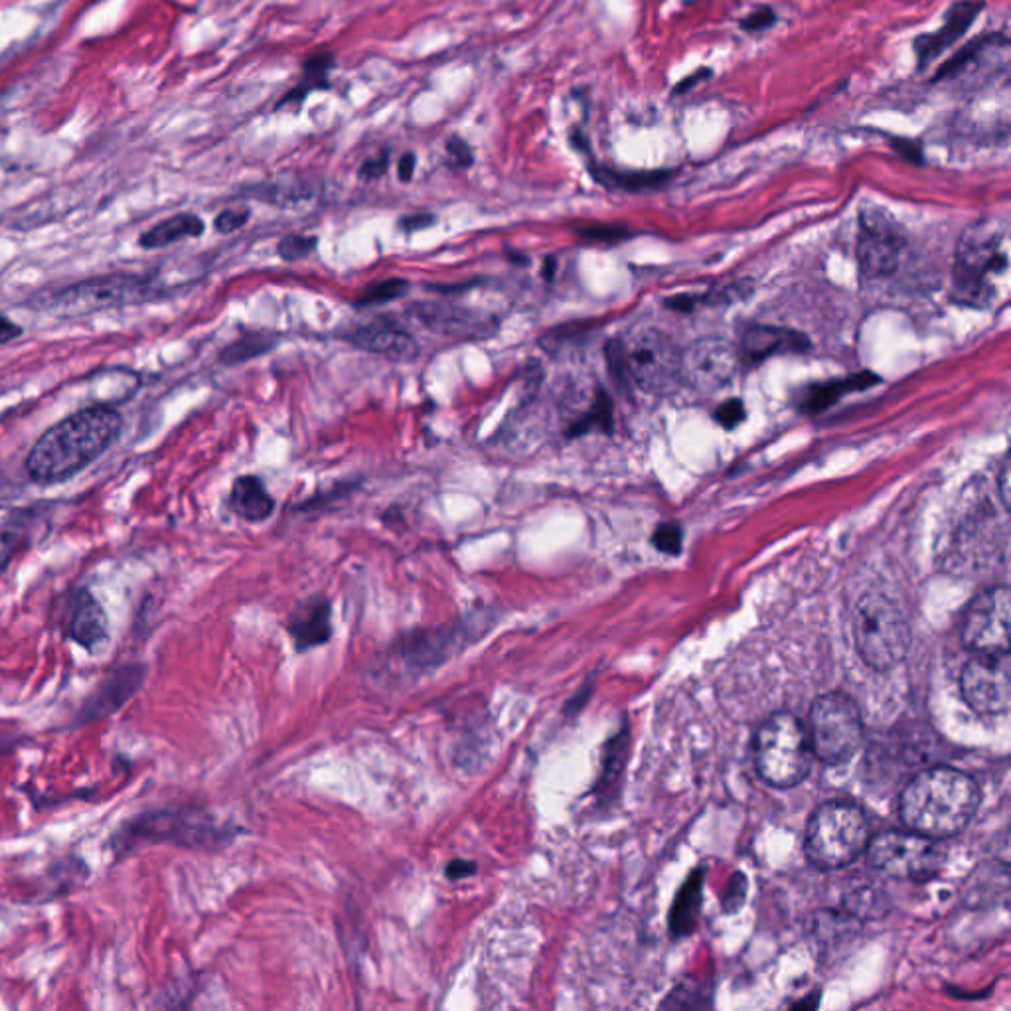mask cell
Returning a JSON list of instances; mask_svg holds the SVG:
<instances>
[{
	"mask_svg": "<svg viewBox=\"0 0 1011 1011\" xmlns=\"http://www.w3.org/2000/svg\"><path fill=\"white\" fill-rule=\"evenodd\" d=\"M593 176L609 186V188H624V190H640L658 186L668 180L670 172H621L609 166H591Z\"/></svg>",
	"mask_w": 1011,
	"mask_h": 1011,
	"instance_id": "cell-29",
	"label": "cell"
},
{
	"mask_svg": "<svg viewBox=\"0 0 1011 1011\" xmlns=\"http://www.w3.org/2000/svg\"><path fill=\"white\" fill-rule=\"evenodd\" d=\"M701 905V877L700 873L692 877V881L686 883L682 889L678 903L672 911V931L676 934H688L694 929L698 909Z\"/></svg>",
	"mask_w": 1011,
	"mask_h": 1011,
	"instance_id": "cell-30",
	"label": "cell"
},
{
	"mask_svg": "<svg viewBox=\"0 0 1011 1011\" xmlns=\"http://www.w3.org/2000/svg\"><path fill=\"white\" fill-rule=\"evenodd\" d=\"M982 10H984L982 0L954 2L946 10L942 24L934 32L921 34L919 38H915L913 46L919 70L929 68L934 60H938L948 48H952L960 38H964V34L974 26Z\"/></svg>",
	"mask_w": 1011,
	"mask_h": 1011,
	"instance_id": "cell-21",
	"label": "cell"
},
{
	"mask_svg": "<svg viewBox=\"0 0 1011 1011\" xmlns=\"http://www.w3.org/2000/svg\"><path fill=\"white\" fill-rule=\"evenodd\" d=\"M24 741L26 739L18 737L16 733H4V731H0V759L12 755Z\"/></svg>",
	"mask_w": 1011,
	"mask_h": 1011,
	"instance_id": "cell-46",
	"label": "cell"
},
{
	"mask_svg": "<svg viewBox=\"0 0 1011 1011\" xmlns=\"http://www.w3.org/2000/svg\"><path fill=\"white\" fill-rule=\"evenodd\" d=\"M980 806L976 780L952 767H931L911 778L901 792V820L927 838H952Z\"/></svg>",
	"mask_w": 1011,
	"mask_h": 1011,
	"instance_id": "cell-2",
	"label": "cell"
},
{
	"mask_svg": "<svg viewBox=\"0 0 1011 1011\" xmlns=\"http://www.w3.org/2000/svg\"><path fill=\"white\" fill-rule=\"evenodd\" d=\"M869 822L865 812L846 800H832L816 808L806 826L804 852L820 869H840L867 850Z\"/></svg>",
	"mask_w": 1011,
	"mask_h": 1011,
	"instance_id": "cell-6",
	"label": "cell"
},
{
	"mask_svg": "<svg viewBox=\"0 0 1011 1011\" xmlns=\"http://www.w3.org/2000/svg\"><path fill=\"white\" fill-rule=\"evenodd\" d=\"M147 674L149 668L145 662H125L115 666L79 705L78 713L70 723L72 729L85 727L115 715L145 686Z\"/></svg>",
	"mask_w": 1011,
	"mask_h": 1011,
	"instance_id": "cell-17",
	"label": "cell"
},
{
	"mask_svg": "<svg viewBox=\"0 0 1011 1011\" xmlns=\"http://www.w3.org/2000/svg\"><path fill=\"white\" fill-rule=\"evenodd\" d=\"M482 621L474 624L472 619H467L447 626L419 628L405 632L391 646V652L399 662H403V668L407 672H411L413 676H421L445 664L455 654L465 650L480 634H484V630H488L490 624H484Z\"/></svg>",
	"mask_w": 1011,
	"mask_h": 1011,
	"instance_id": "cell-10",
	"label": "cell"
},
{
	"mask_svg": "<svg viewBox=\"0 0 1011 1011\" xmlns=\"http://www.w3.org/2000/svg\"><path fill=\"white\" fill-rule=\"evenodd\" d=\"M1011 597L1006 585L980 593L966 609L962 642L976 654L1010 652Z\"/></svg>",
	"mask_w": 1011,
	"mask_h": 1011,
	"instance_id": "cell-14",
	"label": "cell"
},
{
	"mask_svg": "<svg viewBox=\"0 0 1011 1011\" xmlns=\"http://www.w3.org/2000/svg\"><path fill=\"white\" fill-rule=\"evenodd\" d=\"M409 316L427 330L457 340H482L496 330V320L484 312L472 311L449 303H413Z\"/></svg>",
	"mask_w": 1011,
	"mask_h": 1011,
	"instance_id": "cell-18",
	"label": "cell"
},
{
	"mask_svg": "<svg viewBox=\"0 0 1011 1011\" xmlns=\"http://www.w3.org/2000/svg\"><path fill=\"white\" fill-rule=\"evenodd\" d=\"M869 863L891 879L925 881L940 869L942 852L931 838L917 832L889 830L867 844Z\"/></svg>",
	"mask_w": 1011,
	"mask_h": 1011,
	"instance_id": "cell-11",
	"label": "cell"
},
{
	"mask_svg": "<svg viewBox=\"0 0 1011 1011\" xmlns=\"http://www.w3.org/2000/svg\"><path fill=\"white\" fill-rule=\"evenodd\" d=\"M579 235L587 237V239H595V241H615V239H621L626 232H623L621 228H611V226H591V228H581L577 230Z\"/></svg>",
	"mask_w": 1011,
	"mask_h": 1011,
	"instance_id": "cell-43",
	"label": "cell"
},
{
	"mask_svg": "<svg viewBox=\"0 0 1011 1011\" xmlns=\"http://www.w3.org/2000/svg\"><path fill=\"white\" fill-rule=\"evenodd\" d=\"M234 840V830L200 806H166L139 812L125 820L109 838L115 859H125L149 846L216 852Z\"/></svg>",
	"mask_w": 1011,
	"mask_h": 1011,
	"instance_id": "cell-3",
	"label": "cell"
},
{
	"mask_svg": "<svg viewBox=\"0 0 1011 1011\" xmlns=\"http://www.w3.org/2000/svg\"><path fill=\"white\" fill-rule=\"evenodd\" d=\"M340 336L344 342L362 352L384 356L393 362H411L419 356L415 338L403 326L386 316L350 326L342 330Z\"/></svg>",
	"mask_w": 1011,
	"mask_h": 1011,
	"instance_id": "cell-19",
	"label": "cell"
},
{
	"mask_svg": "<svg viewBox=\"0 0 1011 1011\" xmlns=\"http://www.w3.org/2000/svg\"><path fill=\"white\" fill-rule=\"evenodd\" d=\"M311 194V186H305L301 182H293V184H283V182L261 184L257 190H253V196L257 200H263V202H269V204H277V206L297 204V202L309 200Z\"/></svg>",
	"mask_w": 1011,
	"mask_h": 1011,
	"instance_id": "cell-33",
	"label": "cell"
},
{
	"mask_svg": "<svg viewBox=\"0 0 1011 1011\" xmlns=\"http://www.w3.org/2000/svg\"><path fill=\"white\" fill-rule=\"evenodd\" d=\"M332 68H334V56L330 52H318V54L311 56L303 66L301 83L283 97L279 107H283L287 103H301L314 89L328 87V72Z\"/></svg>",
	"mask_w": 1011,
	"mask_h": 1011,
	"instance_id": "cell-27",
	"label": "cell"
},
{
	"mask_svg": "<svg viewBox=\"0 0 1011 1011\" xmlns=\"http://www.w3.org/2000/svg\"><path fill=\"white\" fill-rule=\"evenodd\" d=\"M447 153H449L453 168H468L474 162V155H472V149L468 147L467 141L457 135L447 141Z\"/></svg>",
	"mask_w": 1011,
	"mask_h": 1011,
	"instance_id": "cell-40",
	"label": "cell"
},
{
	"mask_svg": "<svg viewBox=\"0 0 1011 1011\" xmlns=\"http://www.w3.org/2000/svg\"><path fill=\"white\" fill-rule=\"evenodd\" d=\"M808 348V338L802 334L780 328V326H765V324H755L749 326L739 344V356L741 360H747L751 364L763 362L767 358H773L778 354H794V352H804Z\"/></svg>",
	"mask_w": 1011,
	"mask_h": 1011,
	"instance_id": "cell-22",
	"label": "cell"
},
{
	"mask_svg": "<svg viewBox=\"0 0 1011 1011\" xmlns=\"http://www.w3.org/2000/svg\"><path fill=\"white\" fill-rule=\"evenodd\" d=\"M905 235L895 218L881 208L869 206L859 214L857 259L861 271L871 277L893 275L905 253Z\"/></svg>",
	"mask_w": 1011,
	"mask_h": 1011,
	"instance_id": "cell-12",
	"label": "cell"
},
{
	"mask_svg": "<svg viewBox=\"0 0 1011 1011\" xmlns=\"http://www.w3.org/2000/svg\"><path fill=\"white\" fill-rule=\"evenodd\" d=\"M435 222V218L431 214H415V216H407L399 222L401 230L405 232H417V230H423L427 226H431Z\"/></svg>",
	"mask_w": 1011,
	"mask_h": 1011,
	"instance_id": "cell-45",
	"label": "cell"
},
{
	"mask_svg": "<svg viewBox=\"0 0 1011 1011\" xmlns=\"http://www.w3.org/2000/svg\"><path fill=\"white\" fill-rule=\"evenodd\" d=\"M156 289L149 279L133 275H113L105 279L83 281L64 289L58 295V307L66 312L85 314L113 307L145 303L155 295Z\"/></svg>",
	"mask_w": 1011,
	"mask_h": 1011,
	"instance_id": "cell-15",
	"label": "cell"
},
{
	"mask_svg": "<svg viewBox=\"0 0 1011 1011\" xmlns=\"http://www.w3.org/2000/svg\"><path fill=\"white\" fill-rule=\"evenodd\" d=\"M711 74H713L711 70H705V68H703V70H700L698 74H692V76H688V78L684 79L682 83H678V85H676V89H674V93L678 95V93L688 91L694 83H698V81H700L701 76H711Z\"/></svg>",
	"mask_w": 1011,
	"mask_h": 1011,
	"instance_id": "cell-50",
	"label": "cell"
},
{
	"mask_svg": "<svg viewBox=\"0 0 1011 1011\" xmlns=\"http://www.w3.org/2000/svg\"><path fill=\"white\" fill-rule=\"evenodd\" d=\"M123 419L109 405H91L50 427L26 457V470L40 484L72 478L99 459L119 437Z\"/></svg>",
	"mask_w": 1011,
	"mask_h": 1011,
	"instance_id": "cell-1",
	"label": "cell"
},
{
	"mask_svg": "<svg viewBox=\"0 0 1011 1011\" xmlns=\"http://www.w3.org/2000/svg\"><path fill=\"white\" fill-rule=\"evenodd\" d=\"M289 634L297 652L322 646L332 636V607L324 597H311L303 601L289 619Z\"/></svg>",
	"mask_w": 1011,
	"mask_h": 1011,
	"instance_id": "cell-23",
	"label": "cell"
},
{
	"mask_svg": "<svg viewBox=\"0 0 1011 1011\" xmlns=\"http://www.w3.org/2000/svg\"><path fill=\"white\" fill-rule=\"evenodd\" d=\"M230 508L237 518L245 522H263L273 514L275 502L261 478L245 474L239 476L232 486Z\"/></svg>",
	"mask_w": 1011,
	"mask_h": 1011,
	"instance_id": "cell-24",
	"label": "cell"
},
{
	"mask_svg": "<svg viewBox=\"0 0 1011 1011\" xmlns=\"http://www.w3.org/2000/svg\"><path fill=\"white\" fill-rule=\"evenodd\" d=\"M962 698L978 715H1004L1011 703L1010 652L976 654L960 676Z\"/></svg>",
	"mask_w": 1011,
	"mask_h": 1011,
	"instance_id": "cell-13",
	"label": "cell"
},
{
	"mask_svg": "<svg viewBox=\"0 0 1011 1011\" xmlns=\"http://www.w3.org/2000/svg\"><path fill=\"white\" fill-rule=\"evenodd\" d=\"M739 350L723 338H701L682 352V384L703 393L727 388L741 366Z\"/></svg>",
	"mask_w": 1011,
	"mask_h": 1011,
	"instance_id": "cell-16",
	"label": "cell"
},
{
	"mask_svg": "<svg viewBox=\"0 0 1011 1011\" xmlns=\"http://www.w3.org/2000/svg\"><path fill=\"white\" fill-rule=\"evenodd\" d=\"M249 220V210H224L216 222H214V228L220 232V234H232V232H237L239 228H243Z\"/></svg>",
	"mask_w": 1011,
	"mask_h": 1011,
	"instance_id": "cell-41",
	"label": "cell"
},
{
	"mask_svg": "<svg viewBox=\"0 0 1011 1011\" xmlns=\"http://www.w3.org/2000/svg\"><path fill=\"white\" fill-rule=\"evenodd\" d=\"M877 380V376L873 374H859L856 378H850V380H842V382H832V384H822V386H816V388L810 389L804 399H802V407L804 411H810V413H818V411H824L828 409L836 399L844 397L846 393H852L856 389H867L871 388Z\"/></svg>",
	"mask_w": 1011,
	"mask_h": 1011,
	"instance_id": "cell-26",
	"label": "cell"
},
{
	"mask_svg": "<svg viewBox=\"0 0 1011 1011\" xmlns=\"http://www.w3.org/2000/svg\"><path fill=\"white\" fill-rule=\"evenodd\" d=\"M553 271H555V263H553V259H547L544 265L545 279H551V277H553Z\"/></svg>",
	"mask_w": 1011,
	"mask_h": 1011,
	"instance_id": "cell-51",
	"label": "cell"
},
{
	"mask_svg": "<svg viewBox=\"0 0 1011 1011\" xmlns=\"http://www.w3.org/2000/svg\"><path fill=\"white\" fill-rule=\"evenodd\" d=\"M388 166L389 153L384 151V153H380V155L374 156V158H368V160L360 166V176H362L364 180H378V178H382V176L386 174Z\"/></svg>",
	"mask_w": 1011,
	"mask_h": 1011,
	"instance_id": "cell-42",
	"label": "cell"
},
{
	"mask_svg": "<svg viewBox=\"0 0 1011 1011\" xmlns=\"http://www.w3.org/2000/svg\"><path fill=\"white\" fill-rule=\"evenodd\" d=\"M611 427H613L611 399L607 397L605 391H597V399L593 401V407L567 429V437H581V435L589 433L591 429L611 431Z\"/></svg>",
	"mask_w": 1011,
	"mask_h": 1011,
	"instance_id": "cell-31",
	"label": "cell"
},
{
	"mask_svg": "<svg viewBox=\"0 0 1011 1011\" xmlns=\"http://www.w3.org/2000/svg\"><path fill=\"white\" fill-rule=\"evenodd\" d=\"M775 22H777V12L769 6H759L757 10H753L751 14L745 16V20L741 22V28L747 32H763V30L771 28Z\"/></svg>",
	"mask_w": 1011,
	"mask_h": 1011,
	"instance_id": "cell-39",
	"label": "cell"
},
{
	"mask_svg": "<svg viewBox=\"0 0 1011 1011\" xmlns=\"http://www.w3.org/2000/svg\"><path fill=\"white\" fill-rule=\"evenodd\" d=\"M755 761L761 778L775 788H792L808 777L812 747L800 719L786 711L771 715L757 731Z\"/></svg>",
	"mask_w": 1011,
	"mask_h": 1011,
	"instance_id": "cell-8",
	"label": "cell"
},
{
	"mask_svg": "<svg viewBox=\"0 0 1011 1011\" xmlns=\"http://www.w3.org/2000/svg\"><path fill=\"white\" fill-rule=\"evenodd\" d=\"M854 642L867 666L885 672L909 654L911 628L895 601L881 593H865L854 609Z\"/></svg>",
	"mask_w": 1011,
	"mask_h": 1011,
	"instance_id": "cell-7",
	"label": "cell"
},
{
	"mask_svg": "<svg viewBox=\"0 0 1011 1011\" xmlns=\"http://www.w3.org/2000/svg\"><path fill=\"white\" fill-rule=\"evenodd\" d=\"M808 741L820 761L848 763L863 743V721L856 703L840 692L820 696L810 709Z\"/></svg>",
	"mask_w": 1011,
	"mask_h": 1011,
	"instance_id": "cell-9",
	"label": "cell"
},
{
	"mask_svg": "<svg viewBox=\"0 0 1011 1011\" xmlns=\"http://www.w3.org/2000/svg\"><path fill=\"white\" fill-rule=\"evenodd\" d=\"M745 419V407L739 399H731V401H725L723 405H719L715 409V421L725 427V429H733L737 427L741 421Z\"/></svg>",
	"mask_w": 1011,
	"mask_h": 1011,
	"instance_id": "cell-38",
	"label": "cell"
},
{
	"mask_svg": "<svg viewBox=\"0 0 1011 1011\" xmlns=\"http://www.w3.org/2000/svg\"><path fill=\"white\" fill-rule=\"evenodd\" d=\"M30 524L26 516H10L0 522V573L10 565L16 551L28 542Z\"/></svg>",
	"mask_w": 1011,
	"mask_h": 1011,
	"instance_id": "cell-32",
	"label": "cell"
},
{
	"mask_svg": "<svg viewBox=\"0 0 1011 1011\" xmlns=\"http://www.w3.org/2000/svg\"><path fill=\"white\" fill-rule=\"evenodd\" d=\"M1010 291V232L1002 220L972 224L958 241L952 297L972 309H992Z\"/></svg>",
	"mask_w": 1011,
	"mask_h": 1011,
	"instance_id": "cell-4",
	"label": "cell"
},
{
	"mask_svg": "<svg viewBox=\"0 0 1011 1011\" xmlns=\"http://www.w3.org/2000/svg\"><path fill=\"white\" fill-rule=\"evenodd\" d=\"M415 164H417V158L413 153H407V155L401 156L399 164H397V176L401 182H409L413 178V172H415Z\"/></svg>",
	"mask_w": 1011,
	"mask_h": 1011,
	"instance_id": "cell-47",
	"label": "cell"
},
{
	"mask_svg": "<svg viewBox=\"0 0 1011 1011\" xmlns=\"http://www.w3.org/2000/svg\"><path fill=\"white\" fill-rule=\"evenodd\" d=\"M202 234H204L202 218H198L194 214H178V216H172V218L153 226L147 234L141 235L139 243L145 249H156V247H166L170 243H176L180 239L200 237Z\"/></svg>",
	"mask_w": 1011,
	"mask_h": 1011,
	"instance_id": "cell-25",
	"label": "cell"
},
{
	"mask_svg": "<svg viewBox=\"0 0 1011 1011\" xmlns=\"http://www.w3.org/2000/svg\"><path fill=\"white\" fill-rule=\"evenodd\" d=\"M22 334L20 326H16L14 322H10L4 314H0V344L12 340V338H18Z\"/></svg>",
	"mask_w": 1011,
	"mask_h": 1011,
	"instance_id": "cell-48",
	"label": "cell"
},
{
	"mask_svg": "<svg viewBox=\"0 0 1011 1011\" xmlns=\"http://www.w3.org/2000/svg\"><path fill=\"white\" fill-rule=\"evenodd\" d=\"M409 289V283L405 279H388L380 281L372 287H368L360 299L354 303L356 307H372V305H384L401 299Z\"/></svg>",
	"mask_w": 1011,
	"mask_h": 1011,
	"instance_id": "cell-34",
	"label": "cell"
},
{
	"mask_svg": "<svg viewBox=\"0 0 1011 1011\" xmlns=\"http://www.w3.org/2000/svg\"><path fill=\"white\" fill-rule=\"evenodd\" d=\"M998 480H1000V496H1002V504H1004V508H1008V506H1010V496H1011L1010 465H1008V463H1006V465L1002 467V470H1000V476H998Z\"/></svg>",
	"mask_w": 1011,
	"mask_h": 1011,
	"instance_id": "cell-49",
	"label": "cell"
},
{
	"mask_svg": "<svg viewBox=\"0 0 1011 1011\" xmlns=\"http://www.w3.org/2000/svg\"><path fill=\"white\" fill-rule=\"evenodd\" d=\"M316 243L318 239L314 235H287L279 241L277 245V253L283 261H301L305 257H309L312 251L316 249Z\"/></svg>",
	"mask_w": 1011,
	"mask_h": 1011,
	"instance_id": "cell-35",
	"label": "cell"
},
{
	"mask_svg": "<svg viewBox=\"0 0 1011 1011\" xmlns=\"http://www.w3.org/2000/svg\"><path fill=\"white\" fill-rule=\"evenodd\" d=\"M62 634L87 652H95L109 638V619L101 603L87 591L76 589L64 603Z\"/></svg>",
	"mask_w": 1011,
	"mask_h": 1011,
	"instance_id": "cell-20",
	"label": "cell"
},
{
	"mask_svg": "<svg viewBox=\"0 0 1011 1011\" xmlns=\"http://www.w3.org/2000/svg\"><path fill=\"white\" fill-rule=\"evenodd\" d=\"M607 360L613 370H621L652 395H668L682 384V350L658 328L644 326L626 340L611 342Z\"/></svg>",
	"mask_w": 1011,
	"mask_h": 1011,
	"instance_id": "cell-5",
	"label": "cell"
},
{
	"mask_svg": "<svg viewBox=\"0 0 1011 1011\" xmlns=\"http://www.w3.org/2000/svg\"><path fill=\"white\" fill-rule=\"evenodd\" d=\"M476 873V863L474 861H467V859H455L447 865V877L453 879V881H459V879H465V877H470Z\"/></svg>",
	"mask_w": 1011,
	"mask_h": 1011,
	"instance_id": "cell-44",
	"label": "cell"
},
{
	"mask_svg": "<svg viewBox=\"0 0 1011 1011\" xmlns=\"http://www.w3.org/2000/svg\"><path fill=\"white\" fill-rule=\"evenodd\" d=\"M652 542L656 549L668 555H678L682 551V530L676 524H660L652 536Z\"/></svg>",
	"mask_w": 1011,
	"mask_h": 1011,
	"instance_id": "cell-36",
	"label": "cell"
},
{
	"mask_svg": "<svg viewBox=\"0 0 1011 1011\" xmlns=\"http://www.w3.org/2000/svg\"><path fill=\"white\" fill-rule=\"evenodd\" d=\"M624 749H626V741H611L609 745V755L605 759V769H603V775L599 778V784H597V792H607V788L613 784L615 780V773H617V765L623 761Z\"/></svg>",
	"mask_w": 1011,
	"mask_h": 1011,
	"instance_id": "cell-37",
	"label": "cell"
},
{
	"mask_svg": "<svg viewBox=\"0 0 1011 1011\" xmlns=\"http://www.w3.org/2000/svg\"><path fill=\"white\" fill-rule=\"evenodd\" d=\"M277 344V336L267 334V332H247L245 336L237 338L230 346H226L220 352V362L226 366H235L249 362L253 358H259L267 352H271Z\"/></svg>",
	"mask_w": 1011,
	"mask_h": 1011,
	"instance_id": "cell-28",
	"label": "cell"
}]
</instances>
